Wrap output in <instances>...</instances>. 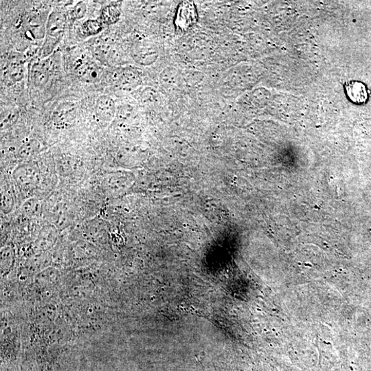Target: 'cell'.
<instances>
[{
	"mask_svg": "<svg viewBox=\"0 0 371 371\" xmlns=\"http://www.w3.org/2000/svg\"><path fill=\"white\" fill-rule=\"evenodd\" d=\"M67 26V17L63 12L53 11L48 16L46 25V38L60 42Z\"/></svg>",
	"mask_w": 371,
	"mask_h": 371,
	"instance_id": "1",
	"label": "cell"
},
{
	"mask_svg": "<svg viewBox=\"0 0 371 371\" xmlns=\"http://www.w3.org/2000/svg\"><path fill=\"white\" fill-rule=\"evenodd\" d=\"M49 59H41L32 65L30 70V79L32 85L36 88H43L50 80L52 69Z\"/></svg>",
	"mask_w": 371,
	"mask_h": 371,
	"instance_id": "2",
	"label": "cell"
},
{
	"mask_svg": "<svg viewBox=\"0 0 371 371\" xmlns=\"http://www.w3.org/2000/svg\"><path fill=\"white\" fill-rule=\"evenodd\" d=\"M77 106L73 102H65L56 107L52 114L54 123L59 126L70 125L76 118Z\"/></svg>",
	"mask_w": 371,
	"mask_h": 371,
	"instance_id": "3",
	"label": "cell"
},
{
	"mask_svg": "<svg viewBox=\"0 0 371 371\" xmlns=\"http://www.w3.org/2000/svg\"><path fill=\"white\" fill-rule=\"evenodd\" d=\"M348 99L357 105L366 103L368 98L366 85L358 81H349L344 85Z\"/></svg>",
	"mask_w": 371,
	"mask_h": 371,
	"instance_id": "4",
	"label": "cell"
},
{
	"mask_svg": "<svg viewBox=\"0 0 371 371\" xmlns=\"http://www.w3.org/2000/svg\"><path fill=\"white\" fill-rule=\"evenodd\" d=\"M197 21V13L193 5L186 3L179 7L176 24L181 31L188 30Z\"/></svg>",
	"mask_w": 371,
	"mask_h": 371,
	"instance_id": "5",
	"label": "cell"
},
{
	"mask_svg": "<svg viewBox=\"0 0 371 371\" xmlns=\"http://www.w3.org/2000/svg\"><path fill=\"white\" fill-rule=\"evenodd\" d=\"M24 67L20 61H14L8 63L3 69L4 82L8 86L15 84L23 79Z\"/></svg>",
	"mask_w": 371,
	"mask_h": 371,
	"instance_id": "6",
	"label": "cell"
},
{
	"mask_svg": "<svg viewBox=\"0 0 371 371\" xmlns=\"http://www.w3.org/2000/svg\"><path fill=\"white\" fill-rule=\"evenodd\" d=\"M115 112V103L111 97L103 95L97 99L96 114L100 120L108 121L113 118Z\"/></svg>",
	"mask_w": 371,
	"mask_h": 371,
	"instance_id": "7",
	"label": "cell"
},
{
	"mask_svg": "<svg viewBox=\"0 0 371 371\" xmlns=\"http://www.w3.org/2000/svg\"><path fill=\"white\" fill-rule=\"evenodd\" d=\"M77 73L81 79L88 83L97 82L102 74L101 69L91 61L81 63L77 68Z\"/></svg>",
	"mask_w": 371,
	"mask_h": 371,
	"instance_id": "8",
	"label": "cell"
},
{
	"mask_svg": "<svg viewBox=\"0 0 371 371\" xmlns=\"http://www.w3.org/2000/svg\"><path fill=\"white\" fill-rule=\"evenodd\" d=\"M27 25V32L29 34L30 38L40 39L46 36V27L44 26V22L40 17H33L28 19Z\"/></svg>",
	"mask_w": 371,
	"mask_h": 371,
	"instance_id": "9",
	"label": "cell"
},
{
	"mask_svg": "<svg viewBox=\"0 0 371 371\" xmlns=\"http://www.w3.org/2000/svg\"><path fill=\"white\" fill-rule=\"evenodd\" d=\"M138 80L137 75L133 71L124 70L118 73L117 84L122 89H130L136 86Z\"/></svg>",
	"mask_w": 371,
	"mask_h": 371,
	"instance_id": "10",
	"label": "cell"
},
{
	"mask_svg": "<svg viewBox=\"0 0 371 371\" xmlns=\"http://www.w3.org/2000/svg\"><path fill=\"white\" fill-rule=\"evenodd\" d=\"M120 9L117 6L110 5L104 8L101 12V22L107 25H112L119 20Z\"/></svg>",
	"mask_w": 371,
	"mask_h": 371,
	"instance_id": "11",
	"label": "cell"
},
{
	"mask_svg": "<svg viewBox=\"0 0 371 371\" xmlns=\"http://www.w3.org/2000/svg\"><path fill=\"white\" fill-rule=\"evenodd\" d=\"M103 29L102 22L98 20H88L83 22L81 26V32L85 36L97 35Z\"/></svg>",
	"mask_w": 371,
	"mask_h": 371,
	"instance_id": "12",
	"label": "cell"
},
{
	"mask_svg": "<svg viewBox=\"0 0 371 371\" xmlns=\"http://www.w3.org/2000/svg\"><path fill=\"white\" fill-rule=\"evenodd\" d=\"M39 147H40V144L36 142V140H31V141L26 142L22 146L20 150V154L24 157L31 156L38 150Z\"/></svg>",
	"mask_w": 371,
	"mask_h": 371,
	"instance_id": "13",
	"label": "cell"
},
{
	"mask_svg": "<svg viewBox=\"0 0 371 371\" xmlns=\"http://www.w3.org/2000/svg\"><path fill=\"white\" fill-rule=\"evenodd\" d=\"M87 7L86 5L83 2L79 3L75 5L74 9L72 11V15L75 20H80L84 17L86 14Z\"/></svg>",
	"mask_w": 371,
	"mask_h": 371,
	"instance_id": "14",
	"label": "cell"
}]
</instances>
